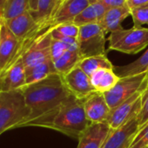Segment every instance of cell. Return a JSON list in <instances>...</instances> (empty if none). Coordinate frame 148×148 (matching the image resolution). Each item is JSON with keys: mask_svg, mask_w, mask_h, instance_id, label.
I'll return each mask as SVG.
<instances>
[{"mask_svg": "<svg viewBox=\"0 0 148 148\" xmlns=\"http://www.w3.org/2000/svg\"><path fill=\"white\" fill-rule=\"evenodd\" d=\"M20 90L31 112L25 126L45 128L60 106L72 96L58 73L51 74L39 82L26 85Z\"/></svg>", "mask_w": 148, "mask_h": 148, "instance_id": "1", "label": "cell"}, {"mask_svg": "<svg viewBox=\"0 0 148 148\" xmlns=\"http://www.w3.org/2000/svg\"><path fill=\"white\" fill-rule=\"evenodd\" d=\"M89 125L90 122L85 112L83 100L71 96L60 106L45 128L79 139Z\"/></svg>", "mask_w": 148, "mask_h": 148, "instance_id": "2", "label": "cell"}, {"mask_svg": "<svg viewBox=\"0 0 148 148\" xmlns=\"http://www.w3.org/2000/svg\"><path fill=\"white\" fill-rule=\"evenodd\" d=\"M30 113L20 89L0 92V135L10 129L25 126Z\"/></svg>", "mask_w": 148, "mask_h": 148, "instance_id": "3", "label": "cell"}, {"mask_svg": "<svg viewBox=\"0 0 148 148\" xmlns=\"http://www.w3.org/2000/svg\"><path fill=\"white\" fill-rule=\"evenodd\" d=\"M107 40L109 50L134 55L147 48L148 28H123L110 33Z\"/></svg>", "mask_w": 148, "mask_h": 148, "instance_id": "4", "label": "cell"}, {"mask_svg": "<svg viewBox=\"0 0 148 148\" xmlns=\"http://www.w3.org/2000/svg\"><path fill=\"white\" fill-rule=\"evenodd\" d=\"M106 33L99 24L79 26L78 51L82 58L106 55Z\"/></svg>", "mask_w": 148, "mask_h": 148, "instance_id": "5", "label": "cell"}, {"mask_svg": "<svg viewBox=\"0 0 148 148\" xmlns=\"http://www.w3.org/2000/svg\"><path fill=\"white\" fill-rule=\"evenodd\" d=\"M147 86L148 73L121 78L117 85L111 91L106 92L104 96L110 109L112 110Z\"/></svg>", "mask_w": 148, "mask_h": 148, "instance_id": "6", "label": "cell"}, {"mask_svg": "<svg viewBox=\"0 0 148 148\" xmlns=\"http://www.w3.org/2000/svg\"><path fill=\"white\" fill-rule=\"evenodd\" d=\"M146 88L147 87L138 92L132 97L121 103L119 106L111 110L106 123L112 130L121 127L131 119L138 115L142 106L143 93Z\"/></svg>", "mask_w": 148, "mask_h": 148, "instance_id": "7", "label": "cell"}, {"mask_svg": "<svg viewBox=\"0 0 148 148\" xmlns=\"http://www.w3.org/2000/svg\"><path fill=\"white\" fill-rule=\"evenodd\" d=\"M51 30L41 33L31 44L27 51L22 57L25 68H30L51 59Z\"/></svg>", "mask_w": 148, "mask_h": 148, "instance_id": "8", "label": "cell"}, {"mask_svg": "<svg viewBox=\"0 0 148 148\" xmlns=\"http://www.w3.org/2000/svg\"><path fill=\"white\" fill-rule=\"evenodd\" d=\"M62 78L69 92L78 99L84 101L96 92L91 84L90 77L78 65Z\"/></svg>", "mask_w": 148, "mask_h": 148, "instance_id": "9", "label": "cell"}, {"mask_svg": "<svg viewBox=\"0 0 148 148\" xmlns=\"http://www.w3.org/2000/svg\"><path fill=\"white\" fill-rule=\"evenodd\" d=\"M4 22L19 40L35 37L45 31L51 30L47 29L42 25L37 23L31 12H27L9 20H4Z\"/></svg>", "mask_w": 148, "mask_h": 148, "instance_id": "10", "label": "cell"}, {"mask_svg": "<svg viewBox=\"0 0 148 148\" xmlns=\"http://www.w3.org/2000/svg\"><path fill=\"white\" fill-rule=\"evenodd\" d=\"M139 131L138 116L131 119L118 129L112 130L102 148H130L134 138Z\"/></svg>", "mask_w": 148, "mask_h": 148, "instance_id": "11", "label": "cell"}, {"mask_svg": "<svg viewBox=\"0 0 148 148\" xmlns=\"http://www.w3.org/2000/svg\"><path fill=\"white\" fill-rule=\"evenodd\" d=\"M89 5V0H63L57 6L49 20L50 26L54 28L62 24L73 23L77 16Z\"/></svg>", "mask_w": 148, "mask_h": 148, "instance_id": "12", "label": "cell"}, {"mask_svg": "<svg viewBox=\"0 0 148 148\" xmlns=\"http://www.w3.org/2000/svg\"><path fill=\"white\" fill-rule=\"evenodd\" d=\"M84 109L90 124L106 123L111 109L103 93L95 92L84 101Z\"/></svg>", "mask_w": 148, "mask_h": 148, "instance_id": "13", "label": "cell"}, {"mask_svg": "<svg viewBox=\"0 0 148 148\" xmlns=\"http://www.w3.org/2000/svg\"><path fill=\"white\" fill-rule=\"evenodd\" d=\"M26 86L25 68L22 58L0 72V92H12Z\"/></svg>", "mask_w": 148, "mask_h": 148, "instance_id": "14", "label": "cell"}, {"mask_svg": "<svg viewBox=\"0 0 148 148\" xmlns=\"http://www.w3.org/2000/svg\"><path fill=\"white\" fill-rule=\"evenodd\" d=\"M20 40L11 32V30L1 19L0 26V72L12 61L19 46Z\"/></svg>", "mask_w": 148, "mask_h": 148, "instance_id": "15", "label": "cell"}, {"mask_svg": "<svg viewBox=\"0 0 148 148\" xmlns=\"http://www.w3.org/2000/svg\"><path fill=\"white\" fill-rule=\"evenodd\" d=\"M111 132L107 123L90 124L86 131L78 139L77 148H102Z\"/></svg>", "mask_w": 148, "mask_h": 148, "instance_id": "16", "label": "cell"}, {"mask_svg": "<svg viewBox=\"0 0 148 148\" xmlns=\"http://www.w3.org/2000/svg\"><path fill=\"white\" fill-rule=\"evenodd\" d=\"M131 16V10L127 5L108 9L99 23L104 29L105 32L112 33L123 29L122 22Z\"/></svg>", "mask_w": 148, "mask_h": 148, "instance_id": "17", "label": "cell"}, {"mask_svg": "<svg viewBox=\"0 0 148 148\" xmlns=\"http://www.w3.org/2000/svg\"><path fill=\"white\" fill-rule=\"evenodd\" d=\"M119 79L120 78L113 69H100L90 76L91 84L94 90L103 94L111 91Z\"/></svg>", "mask_w": 148, "mask_h": 148, "instance_id": "18", "label": "cell"}, {"mask_svg": "<svg viewBox=\"0 0 148 148\" xmlns=\"http://www.w3.org/2000/svg\"><path fill=\"white\" fill-rule=\"evenodd\" d=\"M108 9L99 2H92L90 5L74 19L73 24L82 26L91 24H99Z\"/></svg>", "mask_w": 148, "mask_h": 148, "instance_id": "19", "label": "cell"}, {"mask_svg": "<svg viewBox=\"0 0 148 148\" xmlns=\"http://www.w3.org/2000/svg\"><path fill=\"white\" fill-rule=\"evenodd\" d=\"M113 71L120 79L148 73V48L133 62L122 66H114Z\"/></svg>", "mask_w": 148, "mask_h": 148, "instance_id": "20", "label": "cell"}, {"mask_svg": "<svg viewBox=\"0 0 148 148\" xmlns=\"http://www.w3.org/2000/svg\"><path fill=\"white\" fill-rule=\"evenodd\" d=\"M54 73H57V71L52 59H49L30 68H25L26 85L39 82Z\"/></svg>", "mask_w": 148, "mask_h": 148, "instance_id": "21", "label": "cell"}, {"mask_svg": "<svg viewBox=\"0 0 148 148\" xmlns=\"http://www.w3.org/2000/svg\"><path fill=\"white\" fill-rule=\"evenodd\" d=\"M59 4V0H38V9L31 12L37 23L47 29H52L49 25V20Z\"/></svg>", "mask_w": 148, "mask_h": 148, "instance_id": "22", "label": "cell"}, {"mask_svg": "<svg viewBox=\"0 0 148 148\" xmlns=\"http://www.w3.org/2000/svg\"><path fill=\"white\" fill-rule=\"evenodd\" d=\"M78 66L90 77L100 69H113L114 65L108 59L106 55L95 56L80 59Z\"/></svg>", "mask_w": 148, "mask_h": 148, "instance_id": "23", "label": "cell"}, {"mask_svg": "<svg viewBox=\"0 0 148 148\" xmlns=\"http://www.w3.org/2000/svg\"><path fill=\"white\" fill-rule=\"evenodd\" d=\"M81 58L78 51H66L60 58L53 61L57 73L61 76H64L70 71L75 68Z\"/></svg>", "mask_w": 148, "mask_h": 148, "instance_id": "24", "label": "cell"}, {"mask_svg": "<svg viewBox=\"0 0 148 148\" xmlns=\"http://www.w3.org/2000/svg\"><path fill=\"white\" fill-rule=\"evenodd\" d=\"M31 12L30 0H6L3 20H9Z\"/></svg>", "mask_w": 148, "mask_h": 148, "instance_id": "25", "label": "cell"}, {"mask_svg": "<svg viewBox=\"0 0 148 148\" xmlns=\"http://www.w3.org/2000/svg\"><path fill=\"white\" fill-rule=\"evenodd\" d=\"M51 37L52 38L58 37H65L78 38L79 33V27L74 25L73 23H66L55 26L51 29Z\"/></svg>", "mask_w": 148, "mask_h": 148, "instance_id": "26", "label": "cell"}, {"mask_svg": "<svg viewBox=\"0 0 148 148\" xmlns=\"http://www.w3.org/2000/svg\"><path fill=\"white\" fill-rule=\"evenodd\" d=\"M131 17L132 18L133 27L140 28L144 25H148V7L131 9Z\"/></svg>", "mask_w": 148, "mask_h": 148, "instance_id": "27", "label": "cell"}, {"mask_svg": "<svg viewBox=\"0 0 148 148\" xmlns=\"http://www.w3.org/2000/svg\"><path fill=\"white\" fill-rule=\"evenodd\" d=\"M148 146V123L139 129L130 148H145Z\"/></svg>", "mask_w": 148, "mask_h": 148, "instance_id": "28", "label": "cell"}, {"mask_svg": "<svg viewBox=\"0 0 148 148\" xmlns=\"http://www.w3.org/2000/svg\"><path fill=\"white\" fill-rule=\"evenodd\" d=\"M138 121L139 129L148 123V86L145 90L142 97V106L138 115Z\"/></svg>", "mask_w": 148, "mask_h": 148, "instance_id": "29", "label": "cell"}, {"mask_svg": "<svg viewBox=\"0 0 148 148\" xmlns=\"http://www.w3.org/2000/svg\"><path fill=\"white\" fill-rule=\"evenodd\" d=\"M66 51H68V48L64 43L60 40L52 38L51 46V57L52 61H55L56 59L60 58Z\"/></svg>", "mask_w": 148, "mask_h": 148, "instance_id": "30", "label": "cell"}, {"mask_svg": "<svg viewBox=\"0 0 148 148\" xmlns=\"http://www.w3.org/2000/svg\"><path fill=\"white\" fill-rule=\"evenodd\" d=\"M89 2H99L107 9L126 5V0H89Z\"/></svg>", "mask_w": 148, "mask_h": 148, "instance_id": "31", "label": "cell"}, {"mask_svg": "<svg viewBox=\"0 0 148 148\" xmlns=\"http://www.w3.org/2000/svg\"><path fill=\"white\" fill-rule=\"evenodd\" d=\"M126 5L129 9L148 7V0H126Z\"/></svg>", "mask_w": 148, "mask_h": 148, "instance_id": "32", "label": "cell"}, {"mask_svg": "<svg viewBox=\"0 0 148 148\" xmlns=\"http://www.w3.org/2000/svg\"><path fill=\"white\" fill-rule=\"evenodd\" d=\"M38 0H30V7H31V12H34L38 9Z\"/></svg>", "mask_w": 148, "mask_h": 148, "instance_id": "33", "label": "cell"}, {"mask_svg": "<svg viewBox=\"0 0 148 148\" xmlns=\"http://www.w3.org/2000/svg\"><path fill=\"white\" fill-rule=\"evenodd\" d=\"M62 1H63V0H59V4H60V3H61ZM59 4H58V5H59Z\"/></svg>", "mask_w": 148, "mask_h": 148, "instance_id": "34", "label": "cell"}, {"mask_svg": "<svg viewBox=\"0 0 148 148\" xmlns=\"http://www.w3.org/2000/svg\"><path fill=\"white\" fill-rule=\"evenodd\" d=\"M0 26H1V19H0Z\"/></svg>", "mask_w": 148, "mask_h": 148, "instance_id": "35", "label": "cell"}, {"mask_svg": "<svg viewBox=\"0 0 148 148\" xmlns=\"http://www.w3.org/2000/svg\"><path fill=\"white\" fill-rule=\"evenodd\" d=\"M145 148H148V146H147V147H145Z\"/></svg>", "mask_w": 148, "mask_h": 148, "instance_id": "36", "label": "cell"}]
</instances>
